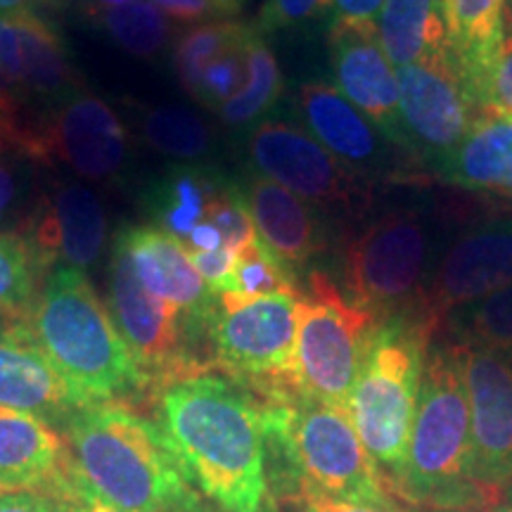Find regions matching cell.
<instances>
[{"label":"cell","mask_w":512,"mask_h":512,"mask_svg":"<svg viewBox=\"0 0 512 512\" xmlns=\"http://www.w3.org/2000/svg\"><path fill=\"white\" fill-rule=\"evenodd\" d=\"M27 323L76 408L128 403V396L145 392L136 358L83 271L53 268L36 294Z\"/></svg>","instance_id":"3957f363"},{"label":"cell","mask_w":512,"mask_h":512,"mask_svg":"<svg viewBox=\"0 0 512 512\" xmlns=\"http://www.w3.org/2000/svg\"><path fill=\"white\" fill-rule=\"evenodd\" d=\"M384 0H332V24H375Z\"/></svg>","instance_id":"b9f144b4"},{"label":"cell","mask_w":512,"mask_h":512,"mask_svg":"<svg viewBox=\"0 0 512 512\" xmlns=\"http://www.w3.org/2000/svg\"><path fill=\"white\" fill-rule=\"evenodd\" d=\"M503 29L512 31V0H505V10H503Z\"/></svg>","instance_id":"816d5d0a"},{"label":"cell","mask_w":512,"mask_h":512,"mask_svg":"<svg viewBox=\"0 0 512 512\" xmlns=\"http://www.w3.org/2000/svg\"><path fill=\"white\" fill-rule=\"evenodd\" d=\"M456 188L491 192L512 200V117H482L463 143L437 166Z\"/></svg>","instance_id":"603a6c76"},{"label":"cell","mask_w":512,"mask_h":512,"mask_svg":"<svg viewBox=\"0 0 512 512\" xmlns=\"http://www.w3.org/2000/svg\"><path fill=\"white\" fill-rule=\"evenodd\" d=\"M117 242L147 292L192 316H209L216 294L200 278L181 242L155 226L121 230Z\"/></svg>","instance_id":"7402d4cb"},{"label":"cell","mask_w":512,"mask_h":512,"mask_svg":"<svg viewBox=\"0 0 512 512\" xmlns=\"http://www.w3.org/2000/svg\"><path fill=\"white\" fill-rule=\"evenodd\" d=\"M444 323L453 335L451 342L494 349L512 358V285L448 313Z\"/></svg>","instance_id":"4dcf8cb0"},{"label":"cell","mask_w":512,"mask_h":512,"mask_svg":"<svg viewBox=\"0 0 512 512\" xmlns=\"http://www.w3.org/2000/svg\"><path fill=\"white\" fill-rule=\"evenodd\" d=\"M375 24L394 69L451 50L444 0H384Z\"/></svg>","instance_id":"d4e9b609"},{"label":"cell","mask_w":512,"mask_h":512,"mask_svg":"<svg viewBox=\"0 0 512 512\" xmlns=\"http://www.w3.org/2000/svg\"><path fill=\"white\" fill-rule=\"evenodd\" d=\"M512 285V214L489 216L460 230L432 266L415 311L434 330L448 313Z\"/></svg>","instance_id":"5bb4252c"},{"label":"cell","mask_w":512,"mask_h":512,"mask_svg":"<svg viewBox=\"0 0 512 512\" xmlns=\"http://www.w3.org/2000/svg\"><path fill=\"white\" fill-rule=\"evenodd\" d=\"M470 102L479 119L512 117V31L503 29V41L496 55L470 88Z\"/></svg>","instance_id":"d590c367"},{"label":"cell","mask_w":512,"mask_h":512,"mask_svg":"<svg viewBox=\"0 0 512 512\" xmlns=\"http://www.w3.org/2000/svg\"><path fill=\"white\" fill-rule=\"evenodd\" d=\"M432 512H463V510H432Z\"/></svg>","instance_id":"f5cc1de1"},{"label":"cell","mask_w":512,"mask_h":512,"mask_svg":"<svg viewBox=\"0 0 512 512\" xmlns=\"http://www.w3.org/2000/svg\"><path fill=\"white\" fill-rule=\"evenodd\" d=\"M254 34V24L249 29V34L242 41L233 43V46L223 50L219 57H214L197 81L195 98L200 105L207 107L211 112H219L228 100H233L235 95L242 91V86L247 83L249 74V60H247V43L249 36Z\"/></svg>","instance_id":"836d02e7"},{"label":"cell","mask_w":512,"mask_h":512,"mask_svg":"<svg viewBox=\"0 0 512 512\" xmlns=\"http://www.w3.org/2000/svg\"><path fill=\"white\" fill-rule=\"evenodd\" d=\"M15 233L29 242L48 273L57 266L86 273L105 252L107 214L91 188L62 181L43 192Z\"/></svg>","instance_id":"e0dca14e"},{"label":"cell","mask_w":512,"mask_h":512,"mask_svg":"<svg viewBox=\"0 0 512 512\" xmlns=\"http://www.w3.org/2000/svg\"><path fill=\"white\" fill-rule=\"evenodd\" d=\"M0 408L48 422H62L76 408L27 318H0Z\"/></svg>","instance_id":"44dd1931"},{"label":"cell","mask_w":512,"mask_h":512,"mask_svg":"<svg viewBox=\"0 0 512 512\" xmlns=\"http://www.w3.org/2000/svg\"><path fill=\"white\" fill-rule=\"evenodd\" d=\"M24 119L27 117H22V114H17L15 110H10L8 105H3V102H0V143H8L12 147H17Z\"/></svg>","instance_id":"bcb514c9"},{"label":"cell","mask_w":512,"mask_h":512,"mask_svg":"<svg viewBox=\"0 0 512 512\" xmlns=\"http://www.w3.org/2000/svg\"><path fill=\"white\" fill-rule=\"evenodd\" d=\"M491 512H512V486L501 496V501L491 508Z\"/></svg>","instance_id":"f907efd6"},{"label":"cell","mask_w":512,"mask_h":512,"mask_svg":"<svg viewBox=\"0 0 512 512\" xmlns=\"http://www.w3.org/2000/svg\"><path fill=\"white\" fill-rule=\"evenodd\" d=\"M57 0H0V15H15V12H38L43 8H53Z\"/></svg>","instance_id":"7dc6e473"},{"label":"cell","mask_w":512,"mask_h":512,"mask_svg":"<svg viewBox=\"0 0 512 512\" xmlns=\"http://www.w3.org/2000/svg\"><path fill=\"white\" fill-rule=\"evenodd\" d=\"M394 494L408 505L430 510L491 508L472 479L463 344L444 342L427 351L411 439Z\"/></svg>","instance_id":"277c9868"},{"label":"cell","mask_w":512,"mask_h":512,"mask_svg":"<svg viewBox=\"0 0 512 512\" xmlns=\"http://www.w3.org/2000/svg\"><path fill=\"white\" fill-rule=\"evenodd\" d=\"M297 280V275L287 271L259 240H254L235 256L233 275L219 294L230 292L242 299H259L280 292L299 294L302 290H299Z\"/></svg>","instance_id":"1f68e13d"},{"label":"cell","mask_w":512,"mask_h":512,"mask_svg":"<svg viewBox=\"0 0 512 512\" xmlns=\"http://www.w3.org/2000/svg\"><path fill=\"white\" fill-rule=\"evenodd\" d=\"M60 427L76 475L107 503L136 512H207L157 422L128 403L79 406Z\"/></svg>","instance_id":"7a4b0ae2"},{"label":"cell","mask_w":512,"mask_h":512,"mask_svg":"<svg viewBox=\"0 0 512 512\" xmlns=\"http://www.w3.org/2000/svg\"><path fill=\"white\" fill-rule=\"evenodd\" d=\"M430 273L432 233L418 207L380 211L351 235L342 252L347 297L377 320L413 311Z\"/></svg>","instance_id":"ba28073f"},{"label":"cell","mask_w":512,"mask_h":512,"mask_svg":"<svg viewBox=\"0 0 512 512\" xmlns=\"http://www.w3.org/2000/svg\"><path fill=\"white\" fill-rule=\"evenodd\" d=\"M17 150L36 164H64L91 183L119 181L131 155L117 112L86 91L24 119Z\"/></svg>","instance_id":"7c38bea8"},{"label":"cell","mask_w":512,"mask_h":512,"mask_svg":"<svg viewBox=\"0 0 512 512\" xmlns=\"http://www.w3.org/2000/svg\"><path fill=\"white\" fill-rule=\"evenodd\" d=\"M110 313L143 375L145 392L209 370L192 354V335L207 332L209 316H192L140 285L126 249L114 242L110 259Z\"/></svg>","instance_id":"30bf717a"},{"label":"cell","mask_w":512,"mask_h":512,"mask_svg":"<svg viewBox=\"0 0 512 512\" xmlns=\"http://www.w3.org/2000/svg\"><path fill=\"white\" fill-rule=\"evenodd\" d=\"M247 60V83L233 100H228L219 110L223 124L235 128V131L259 124V119L271 112L283 95V74H280L278 60L256 27L247 43Z\"/></svg>","instance_id":"4316f807"},{"label":"cell","mask_w":512,"mask_h":512,"mask_svg":"<svg viewBox=\"0 0 512 512\" xmlns=\"http://www.w3.org/2000/svg\"><path fill=\"white\" fill-rule=\"evenodd\" d=\"M157 425L195 489L221 512L266 510L264 408L242 384L209 370L166 384Z\"/></svg>","instance_id":"6da1fadb"},{"label":"cell","mask_w":512,"mask_h":512,"mask_svg":"<svg viewBox=\"0 0 512 512\" xmlns=\"http://www.w3.org/2000/svg\"><path fill=\"white\" fill-rule=\"evenodd\" d=\"M332 12V0H266L259 22L254 24L261 36L302 24Z\"/></svg>","instance_id":"74e56055"},{"label":"cell","mask_w":512,"mask_h":512,"mask_svg":"<svg viewBox=\"0 0 512 512\" xmlns=\"http://www.w3.org/2000/svg\"><path fill=\"white\" fill-rule=\"evenodd\" d=\"M192 266L197 268L200 278L207 283V287L214 294H219L223 287L228 285L230 275H233L235 268V254L233 249L219 247L211 249V252H188Z\"/></svg>","instance_id":"ab89813d"},{"label":"cell","mask_w":512,"mask_h":512,"mask_svg":"<svg viewBox=\"0 0 512 512\" xmlns=\"http://www.w3.org/2000/svg\"><path fill=\"white\" fill-rule=\"evenodd\" d=\"M235 188L252 216L256 240L299 278L302 268L328 247L318 209L252 169L235 178Z\"/></svg>","instance_id":"d6986e66"},{"label":"cell","mask_w":512,"mask_h":512,"mask_svg":"<svg viewBox=\"0 0 512 512\" xmlns=\"http://www.w3.org/2000/svg\"><path fill=\"white\" fill-rule=\"evenodd\" d=\"M91 17L119 48L145 60L162 53L174 31L169 17L150 0H131L117 8L93 12Z\"/></svg>","instance_id":"f1b7e54d"},{"label":"cell","mask_w":512,"mask_h":512,"mask_svg":"<svg viewBox=\"0 0 512 512\" xmlns=\"http://www.w3.org/2000/svg\"><path fill=\"white\" fill-rule=\"evenodd\" d=\"M83 8H86L88 15H93V12H100V10H107V8H117V5H124V3H131V0H81Z\"/></svg>","instance_id":"681fc988"},{"label":"cell","mask_w":512,"mask_h":512,"mask_svg":"<svg viewBox=\"0 0 512 512\" xmlns=\"http://www.w3.org/2000/svg\"><path fill=\"white\" fill-rule=\"evenodd\" d=\"M437 330L418 311L382 320L344 403L351 425L387 484H396L418 408L427 351Z\"/></svg>","instance_id":"5b68a950"},{"label":"cell","mask_w":512,"mask_h":512,"mask_svg":"<svg viewBox=\"0 0 512 512\" xmlns=\"http://www.w3.org/2000/svg\"><path fill=\"white\" fill-rule=\"evenodd\" d=\"M209 3L211 8L216 10V15L228 17V15H238L242 5H245V0H209Z\"/></svg>","instance_id":"c3c4849f"},{"label":"cell","mask_w":512,"mask_h":512,"mask_svg":"<svg viewBox=\"0 0 512 512\" xmlns=\"http://www.w3.org/2000/svg\"><path fill=\"white\" fill-rule=\"evenodd\" d=\"M183 247L188 252H211V249L226 247L223 245V235L221 230L214 226V223L202 221L200 226L192 228V233L188 235V240L183 242Z\"/></svg>","instance_id":"f6af8a7d"},{"label":"cell","mask_w":512,"mask_h":512,"mask_svg":"<svg viewBox=\"0 0 512 512\" xmlns=\"http://www.w3.org/2000/svg\"><path fill=\"white\" fill-rule=\"evenodd\" d=\"M204 221L214 223V226L221 230L223 245L233 249L235 254L256 240L252 216H249L245 202H242L240 192L235 188V181H230V178L221 188L219 195L211 200L207 209V219Z\"/></svg>","instance_id":"8d00e7d4"},{"label":"cell","mask_w":512,"mask_h":512,"mask_svg":"<svg viewBox=\"0 0 512 512\" xmlns=\"http://www.w3.org/2000/svg\"><path fill=\"white\" fill-rule=\"evenodd\" d=\"M399 114L418 164L437 166L463 143L479 114L472 107L453 53L430 55L396 69Z\"/></svg>","instance_id":"4fadbf2b"},{"label":"cell","mask_w":512,"mask_h":512,"mask_svg":"<svg viewBox=\"0 0 512 512\" xmlns=\"http://www.w3.org/2000/svg\"><path fill=\"white\" fill-rule=\"evenodd\" d=\"M261 408L268 441L280 448L297 482L349 503L401 508L342 406L283 396L261 401Z\"/></svg>","instance_id":"8992f818"},{"label":"cell","mask_w":512,"mask_h":512,"mask_svg":"<svg viewBox=\"0 0 512 512\" xmlns=\"http://www.w3.org/2000/svg\"><path fill=\"white\" fill-rule=\"evenodd\" d=\"M297 110L306 131L325 150L373 185L399 181L420 166L328 81L302 83Z\"/></svg>","instance_id":"2e32d148"},{"label":"cell","mask_w":512,"mask_h":512,"mask_svg":"<svg viewBox=\"0 0 512 512\" xmlns=\"http://www.w3.org/2000/svg\"><path fill=\"white\" fill-rule=\"evenodd\" d=\"M34 159L8 143H0V226L29 219L34 209ZM15 228V230H17Z\"/></svg>","instance_id":"e575fe53"},{"label":"cell","mask_w":512,"mask_h":512,"mask_svg":"<svg viewBox=\"0 0 512 512\" xmlns=\"http://www.w3.org/2000/svg\"><path fill=\"white\" fill-rule=\"evenodd\" d=\"M299 294L280 292L259 299L216 294L207 323L214 366L252 389L259 401L297 396L290 387V368Z\"/></svg>","instance_id":"9c48e42d"},{"label":"cell","mask_w":512,"mask_h":512,"mask_svg":"<svg viewBox=\"0 0 512 512\" xmlns=\"http://www.w3.org/2000/svg\"><path fill=\"white\" fill-rule=\"evenodd\" d=\"M290 503L297 512H408L406 508H375V505L349 503L302 482H294Z\"/></svg>","instance_id":"f35d334b"},{"label":"cell","mask_w":512,"mask_h":512,"mask_svg":"<svg viewBox=\"0 0 512 512\" xmlns=\"http://www.w3.org/2000/svg\"><path fill=\"white\" fill-rule=\"evenodd\" d=\"M249 169L283 185L325 214L363 219L375 204V185L344 166L304 126L259 121L247 136Z\"/></svg>","instance_id":"8fae6325"},{"label":"cell","mask_w":512,"mask_h":512,"mask_svg":"<svg viewBox=\"0 0 512 512\" xmlns=\"http://www.w3.org/2000/svg\"><path fill=\"white\" fill-rule=\"evenodd\" d=\"M150 3H155L166 17L176 22H202V19L219 17L209 0H150Z\"/></svg>","instance_id":"7bdbcfd3"},{"label":"cell","mask_w":512,"mask_h":512,"mask_svg":"<svg viewBox=\"0 0 512 512\" xmlns=\"http://www.w3.org/2000/svg\"><path fill=\"white\" fill-rule=\"evenodd\" d=\"M330 62L337 91L411 155L401 126L396 69L384 53L377 24H332Z\"/></svg>","instance_id":"ac0fdd59"},{"label":"cell","mask_w":512,"mask_h":512,"mask_svg":"<svg viewBox=\"0 0 512 512\" xmlns=\"http://www.w3.org/2000/svg\"><path fill=\"white\" fill-rule=\"evenodd\" d=\"M50 501H55L60 512H136V510H124L119 508V505L107 503L105 498L95 494L91 486L83 482L79 475H74L72 484H69L57 498H50Z\"/></svg>","instance_id":"60d3db41"},{"label":"cell","mask_w":512,"mask_h":512,"mask_svg":"<svg viewBox=\"0 0 512 512\" xmlns=\"http://www.w3.org/2000/svg\"><path fill=\"white\" fill-rule=\"evenodd\" d=\"M448 43L470 98V88L503 41L505 0H444Z\"/></svg>","instance_id":"484cf974"},{"label":"cell","mask_w":512,"mask_h":512,"mask_svg":"<svg viewBox=\"0 0 512 512\" xmlns=\"http://www.w3.org/2000/svg\"><path fill=\"white\" fill-rule=\"evenodd\" d=\"M380 323L342 294L328 273L311 271L297 302L292 392L344 408Z\"/></svg>","instance_id":"52a82bcc"},{"label":"cell","mask_w":512,"mask_h":512,"mask_svg":"<svg viewBox=\"0 0 512 512\" xmlns=\"http://www.w3.org/2000/svg\"><path fill=\"white\" fill-rule=\"evenodd\" d=\"M74 475L72 453L53 422L0 408V491L57 498Z\"/></svg>","instance_id":"ffe728a7"},{"label":"cell","mask_w":512,"mask_h":512,"mask_svg":"<svg viewBox=\"0 0 512 512\" xmlns=\"http://www.w3.org/2000/svg\"><path fill=\"white\" fill-rule=\"evenodd\" d=\"M252 29V24H240V22H216V24H202L185 31L178 41L174 62H176V74L181 79L183 88L190 95L195 93L197 81L204 72V67L219 57L223 50L233 46V43L242 41Z\"/></svg>","instance_id":"d6a6232c"},{"label":"cell","mask_w":512,"mask_h":512,"mask_svg":"<svg viewBox=\"0 0 512 512\" xmlns=\"http://www.w3.org/2000/svg\"><path fill=\"white\" fill-rule=\"evenodd\" d=\"M0 512H60L55 501L31 491H0Z\"/></svg>","instance_id":"ee69618b"},{"label":"cell","mask_w":512,"mask_h":512,"mask_svg":"<svg viewBox=\"0 0 512 512\" xmlns=\"http://www.w3.org/2000/svg\"><path fill=\"white\" fill-rule=\"evenodd\" d=\"M46 275L22 235L0 230V318H27Z\"/></svg>","instance_id":"f546056e"},{"label":"cell","mask_w":512,"mask_h":512,"mask_svg":"<svg viewBox=\"0 0 512 512\" xmlns=\"http://www.w3.org/2000/svg\"><path fill=\"white\" fill-rule=\"evenodd\" d=\"M226 181L228 178L200 164L171 166L159 181L150 183L143 197L152 226L183 245L192 228L207 219L209 204Z\"/></svg>","instance_id":"cb8c5ba5"},{"label":"cell","mask_w":512,"mask_h":512,"mask_svg":"<svg viewBox=\"0 0 512 512\" xmlns=\"http://www.w3.org/2000/svg\"><path fill=\"white\" fill-rule=\"evenodd\" d=\"M138 131L152 150L178 164L197 162L214 150V131L207 121L181 107H147Z\"/></svg>","instance_id":"83f0119b"},{"label":"cell","mask_w":512,"mask_h":512,"mask_svg":"<svg viewBox=\"0 0 512 512\" xmlns=\"http://www.w3.org/2000/svg\"><path fill=\"white\" fill-rule=\"evenodd\" d=\"M463 368L470 403L472 479L494 508L512 486V358L463 344Z\"/></svg>","instance_id":"9a60e30c"}]
</instances>
